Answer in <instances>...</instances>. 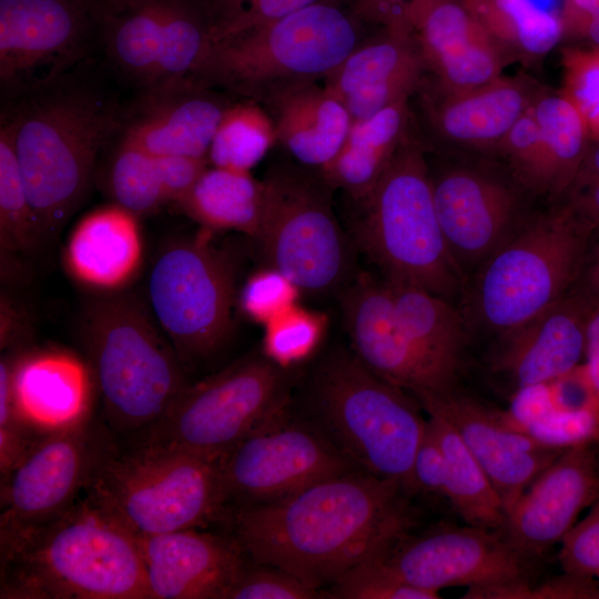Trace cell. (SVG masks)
<instances>
[{"mask_svg": "<svg viewBox=\"0 0 599 599\" xmlns=\"http://www.w3.org/2000/svg\"><path fill=\"white\" fill-rule=\"evenodd\" d=\"M405 493L392 480L351 470L275 501L243 506L234 516L235 540L254 562L321 588L408 531Z\"/></svg>", "mask_w": 599, "mask_h": 599, "instance_id": "cell-1", "label": "cell"}, {"mask_svg": "<svg viewBox=\"0 0 599 599\" xmlns=\"http://www.w3.org/2000/svg\"><path fill=\"white\" fill-rule=\"evenodd\" d=\"M37 90L4 114L42 242L61 232L82 203L116 111L93 85L64 81Z\"/></svg>", "mask_w": 599, "mask_h": 599, "instance_id": "cell-2", "label": "cell"}, {"mask_svg": "<svg viewBox=\"0 0 599 599\" xmlns=\"http://www.w3.org/2000/svg\"><path fill=\"white\" fill-rule=\"evenodd\" d=\"M0 597L150 599L138 537L78 501L1 554Z\"/></svg>", "mask_w": 599, "mask_h": 599, "instance_id": "cell-3", "label": "cell"}, {"mask_svg": "<svg viewBox=\"0 0 599 599\" xmlns=\"http://www.w3.org/2000/svg\"><path fill=\"white\" fill-rule=\"evenodd\" d=\"M372 30L348 0H321L212 42L192 78L257 102L285 84L324 81Z\"/></svg>", "mask_w": 599, "mask_h": 599, "instance_id": "cell-4", "label": "cell"}, {"mask_svg": "<svg viewBox=\"0 0 599 599\" xmlns=\"http://www.w3.org/2000/svg\"><path fill=\"white\" fill-rule=\"evenodd\" d=\"M81 337L104 422L114 432L141 434L187 385L150 308L132 295L93 298L82 316Z\"/></svg>", "mask_w": 599, "mask_h": 599, "instance_id": "cell-5", "label": "cell"}, {"mask_svg": "<svg viewBox=\"0 0 599 599\" xmlns=\"http://www.w3.org/2000/svg\"><path fill=\"white\" fill-rule=\"evenodd\" d=\"M426 146L415 125L355 222L361 247L389 281L412 284L449 300L464 274L453 260L439 225Z\"/></svg>", "mask_w": 599, "mask_h": 599, "instance_id": "cell-6", "label": "cell"}, {"mask_svg": "<svg viewBox=\"0 0 599 599\" xmlns=\"http://www.w3.org/2000/svg\"><path fill=\"white\" fill-rule=\"evenodd\" d=\"M316 427L359 470L414 491L412 466L426 420L405 390L335 351L315 369L309 389Z\"/></svg>", "mask_w": 599, "mask_h": 599, "instance_id": "cell-7", "label": "cell"}, {"mask_svg": "<svg viewBox=\"0 0 599 599\" xmlns=\"http://www.w3.org/2000/svg\"><path fill=\"white\" fill-rule=\"evenodd\" d=\"M85 491L135 536L197 528L229 500L220 458L153 444L113 453Z\"/></svg>", "mask_w": 599, "mask_h": 599, "instance_id": "cell-8", "label": "cell"}, {"mask_svg": "<svg viewBox=\"0 0 599 599\" xmlns=\"http://www.w3.org/2000/svg\"><path fill=\"white\" fill-rule=\"evenodd\" d=\"M591 233L565 203L532 217L480 265L474 315L505 335L546 311L581 273Z\"/></svg>", "mask_w": 599, "mask_h": 599, "instance_id": "cell-9", "label": "cell"}, {"mask_svg": "<svg viewBox=\"0 0 599 599\" xmlns=\"http://www.w3.org/2000/svg\"><path fill=\"white\" fill-rule=\"evenodd\" d=\"M263 352L187 384L138 444L176 447L221 458L288 410L292 377Z\"/></svg>", "mask_w": 599, "mask_h": 599, "instance_id": "cell-10", "label": "cell"}, {"mask_svg": "<svg viewBox=\"0 0 599 599\" xmlns=\"http://www.w3.org/2000/svg\"><path fill=\"white\" fill-rule=\"evenodd\" d=\"M262 182V211L255 240L270 267L298 290L327 294L349 270L346 238L333 211L334 187L317 171L281 161Z\"/></svg>", "mask_w": 599, "mask_h": 599, "instance_id": "cell-11", "label": "cell"}, {"mask_svg": "<svg viewBox=\"0 0 599 599\" xmlns=\"http://www.w3.org/2000/svg\"><path fill=\"white\" fill-rule=\"evenodd\" d=\"M148 298L182 365L202 362L221 349L232 329V264L207 240H174L152 264Z\"/></svg>", "mask_w": 599, "mask_h": 599, "instance_id": "cell-12", "label": "cell"}, {"mask_svg": "<svg viewBox=\"0 0 599 599\" xmlns=\"http://www.w3.org/2000/svg\"><path fill=\"white\" fill-rule=\"evenodd\" d=\"M109 61L141 89L193 77L212 44L206 0H94Z\"/></svg>", "mask_w": 599, "mask_h": 599, "instance_id": "cell-13", "label": "cell"}, {"mask_svg": "<svg viewBox=\"0 0 599 599\" xmlns=\"http://www.w3.org/2000/svg\"><path fill=\"white\" fill-rule=\"evenodd\" d=\"M115 451L109 427L93 416L40 435L1 480V554L74 505Z\"/></svg>", "mask_w": 599, "mask_h": 599, "instance_id": "cell-14", "label": "cell"}, {"mask_svg": "<svg viewBox=\"0 0 599 599\" xmlns=\"http://www.w3.org/2000/svg\"><path fill=\"white\" fill-rule=\"evenodd\" d=\"M227 499L246 505L285 498L325 478L358 469L316 427L288 410L220 458Z\"/></svg>", "mask_w": 599, "mask_h": 599, "instance_id": "cell-15", "label": "cell"}, {"mask_svg": "<svg viewBox=\"0 0 599 599\" xmlns=\"http://www.w3.org/2000/svg\"><path fill=\"white\" fill-rule=\"evenodd\" d=\"M429 175L445 243L465 274L514 233L526 191L505 166L484 160L446 162Z\"/></svg>", "mask_w": 599, "mask_h": 599, "instance_id": "cell-16", "label": "cell"}, {"mask_svg": "<svg viewBox=\"0 0 599 599\" xmlns=\"http://www.w3.org/2000/svg\"><path fill=\"white\" fill-rule=\"evenodd\" d=\"M95 31L94 0H0L2 87L28 93L54 82Z\"/></svg>", "mask_w": 599, "mask_h": 599, "instance_id": "cell-17", "label": "cell"}, {"mask_svg": "<svg viewBox=\"0 0 599 599\" xmlns=\"http://www.w3.org/2000/svg\"><path fill=\"white\" fill-rule=\"evenodd\" d=\"M395 578L438 593L450 587L484 588L524 581L525 558L500 531L466 525L406 532L374 556Z\"/></svg>", "mask_w": 599, "mask_h": 599, "instance_id": "cell-18", "label": "cell"}, {"mask_svg": "<svg viewBox=\"0 0 599 599\" xmlns=\"http://www.w3.org/2000/svg\"><path fill=\"white\" fill-rule=\"evenodd\" d=\"M544 89L529 78L502 74L476 88L448 90L425 74L413 95L414 116L425 146L491 155Z\"/></svg>", "mask_w": 599, "mask_h": 599, "instance_id": "cell-19", "label": "cell"}, {"mask_svg": "<svg viewBox=\"0 0 599 599\" xmlns=\"http://www.w3.org/2000/svg\"><path fill=\"white\" fill-rule=\"evenodd\" d=\"M342 311L353 354L370 372L415 396L455 389L405 332L385 281L362 274L344 290Z\"/></svg>", "mask_w": 599, "mask_h": 599, "instance_id": "cell-20", "label": "cell"}, {"mask_svg": "<svg viewBox=\"0 0 599 599\" xmlns=\"http://www.w3.org/2000/svg\"><path fill=\"white\" fill-rule=\"evenodd\" d=\"M598 444L564 450L506 510L501 534L524 556L560 544L599 497Z\"/></svg>", "mask_w": 599, "mask_h": 599, "instance_id": "cell-21", "label": "cell"}, {"mask_svg": "<svg viewBox=\"0 0 599 599\" xmlns=\"http://www.w3.org/2000/svg\"><path fill=\"white\" fill-rule=\"evenodd\" d=\"M234 101L192 77L162 81L142 88L125 115L122 135L155 156L207 160L215 131Z\"/></svg>", "mask_w": 599, "mask_h": 599, "instance_id": "cell-22", "label": "cell"}, {"mask_svg": "<svg viewBox=\"0 0 599 599\" xmlns=\"http://www.w3.org/2000/svg\"><path fill=\"white\" fill-rule=\"evenodd\" d=\"M409 23L426 75L445 89L479 87L509 63L466 0H418Z\"/></svg>", "mask_w": 599, "mask_h": 599, "instance_id": "cell-23", "label": "cell"}, {"mask_svg": "<svg viewBox=\"0 0 599 599\" xmlns=\"http://www.w3.org/2000/svg\"><path fill=\"white\" fill-rule=\"evenodd\" d=\"M416 397L423 409L438 412L456 428L493 483L505 514L532 480L564 451L544 447L525 433L506 426L498 410L455 389Z\"/></svg>", "mask_w": 599, "mask_h": 599, "instance_id": "cell-24", "label": "cell"}, {"mask_svg": "<svg viewBox=\"0 0 599 599\" xmlns=\"http://www.w3.org/2000/svg\"><path fill=\"white\" fill-rule=\"evenodd\" d=\"M136 537L150 599H224L244 564L236 540L196 528Z\"/></svg>", "mask_w": 599, "mask_h": 599, "instance_id": "cell-25", "label": "cell"}, {"mask_svg": "<svg viewBox=\"0 0 599 599\" xmlns=\"http://www.w3.org/2000/svg\"><path fill=\"white\" fill-rule=\"evenodd\" d=\"M425 74L410 31L373 29L323 82L356 122L413 98Z\"/></svg>", "mask_w": 599, "mask_h": 599, "instance_id": "cell-26", "label": "cell"}, {"mask_svg": "<svg viewBox=\"0 0 599 599\" xmlns=\"http://www.w3.org/2000/svg\"><path fill=\"white\" fill-rule=\"evenodd\" d=\"M11 388L20 418L38 434L92 416L98 392L88 362L54 347L11 352Z\"/></svg>", "mask_w": 599, "mask_h": 599, "instance_id": "cell-27", "label": "cell"}, {"mask_svg": "<svg viewBox=\"0 0 599 599\" xmlns=\"http://www.w3.org/2000/svg\"><path fill=\"white\" fill-rule=\"evenodd\" d=\"M593 301L565 295L546 311L504 335L493 366L516 388L550 383L569 373L585 356L586 328Z\"/></svg>", "mask_w": 599, "mask_h": 599, "instance_id": "cell-28", "label": "cell"}, {"mask_svg": "<svg viewBox=\"0 0 599 599\" xmlns=\"http://www.w3.org/2000/svg\"><path fill=\"white\" fill-rule=\"evenodd\" d=\"M276 143L298 164L323 171L339 152L353 123L339 99L319 81L275 88L258 101Z\"/></svg>", "mask_w": 599, "mask_h": 599, "instance_id": "cell-29", "label": "cell"}, {"mask_svg": "<svg viewBox=\"0 0 599 599\" xmlns=\"http://www.w3.org/2000/svg\"><path fill=\"white\" fill-rule=\"evenodd\" d=\"M139 217L112 203L81 219L64 248L72 278L98 293L114 294L134 281L143 261Z\"/></svg>", "mask_w": 599, "mask_h": 599, "instance_id": "cell-30", "label": "cell"}, {"mask_svg": "<svg viewBox=\"0 0 599 599\" xmlns=\"http://www.w3.org/2000/svg\"><path fill=\"white\" fill-rule=\"evenodd\" d=\"M414 125L410 99L353 122L339 152L319 172L353 202L362 201L378 183Z\"/></svg>", "mask_w": 599, "mask_h": 599, "instance_id": "cell-31", "label": "cell"}, {"mask_svg": "<svg viewBox=\"0 0 599 599\" xmlns=\"http://www.w3.org/2000/svg\"><path fill=\"white\" fill-rule=\"evenodd\" d=\"M384 281L405 332L425 357L456 383L467 341L464 317L447 298L412 284Z\"/></svg>", "mask_w": 599, "mask_h": 599, "instance_id": "cell-32", "label": "cell"}, {"mask_svg": "<svg viewBox=\"0 0 599 599\" xmlns=\"http://www.w3.org/2000/svg\"><path fill=\"white\" fill-rule=\"evenodd\" d=\"M542 149L541 195L560 199L592 141L587 121L561 91L544 89L531 105Z\"/></svg>", "mask_w": 599, "mask_h": 599, "instance_id": "cell-33", "label": "cell"}, {"mask_svg": "<svg viewBox=\"0 0 599 599\" xmlns=\"http://www.w3.org/2000/svg\"><path fill=\"white\" fill-rule=\"evenodd\" d=\"M176 206L209 231H236L255 240L262 211V182L250 172L210 165Z\"/></svg>", "mask_w": 599, "mask_h": 599, "instance_id": "cell-34", "label": "cell"}, {"mask_svg": "<svg viewBox=\"0 0 599 599\" xmlns=\"http://www.w3.org/2000/svg\"><path fill=\"white\" fill-rule=\"evenodd\" d=\"M424 410L446 459L444 496L466 524L501 532L505 507L489 477L456 428L438 412Z\"/></svg>", "mask_w": 599, "mask_h": 599, "instance_id": "cell-35", "label": "cell"}, {"mask_svg": "<svg viewBox=\"0 0 599 599\" xmlns=\"http://www.w3.org/2000/svg\"><path fill=\"white\" fill-rule=\"evenodd\" d=\"M508 61L534 62L562 40L559 14L534 0H466Z\"/></svg>", "mask_w": 599, "mask_h": 599, "instance_id": "cell-36", "label": "cell"}, {"mask_svg": "<svg viewBox=\"0 0 599 599\" xmlns=\"http://www.w3.org/2000/svg\"><path fill=\"white\" fill-rule=\"evenodd\" d=\"M275 144L272 121L262 105L250 99L235 100L212 139L209 164L250 172Z\"/></svg>", "mask_w": 599, "mask_h": 599, "instance_id": "cell-37", "label": "cell"}, {"mask_svg": "<svg viewBox=\"0 0 599 599\" xmlns=\"http://www.w3.org/2000/svg\"><path fill=\"white\" fill-rule=\"evenodd\" d=\"M105 187L112 203L139 219L167 204L158 158L123 135L109 159Z\"/></svg>", "mask_w": 599, "mask_h": 599, "instance_id": "cell-38", "label": "cell"}, {"mask_svg": "<svg viewBox=\"0 0 599 599\" xmlns=\"http://www.w3.org/2000/svg\"><path fill=\"white\" fill-rule=\"evenodd\" d=\"M42 243L38 221L20 173L12 129L2 118L0 126V250L20 255Z\"/></svg>", "mask_w": 599, "mask_h": 599, "instance_id": "cell-39", "label": "cell"}, {"mask_svg": "<svg viewBox=\"0 0 599 599\" xmlns=\"http://www.w3.org/2000/svg\"><path fill=\"white\" fill-rule=\"evenodd\" d=\"M326 318L294 305L265 324L262 352L284 368L306 361L324 335Z\"/></svg>", "mask_w": 599, "mask_h": 599, "instance_id": "cell-40", "label": "cell"}, {"mask_svg": "<svg viewBox=\"0 0 599 599\" xmlns=\"http://www.w3.org/2000/svg\"><path fill=\"white\" fill-rule=\"evenodd\" d=\"M328 598L341 599H438L433 593L406 583L386 571L370 557L342 575L328 592Z\"/></svg>", "mask_w": 599, "mask_h": 599, "instance_id": "cell-41", "label": "cell"}, {"mask_svg": "<svg viewBox=\"0 0 599 599\" xmlns=\"http://www.w3.org/2000/svg\"><path fill=\"white\" fill-rule=\"evenodd\" d=\"M564 88L585 116L591 139L599 141V47H568L562 51Z\"/></svg>", "mask_w": 599, "mask_h": 599, "instance_id": "cell-42", "label": "cell"}, {"mask_svg": "<svg viewBox=\"0 0 599 599\" xmlns=\"http://www.w3.org/2000/svg\"><path fill=\"white\" fill-rule=\"evenodd\" d=\"M326 597L319 588L293 573L268 565L245 562L225 592L224 599H315Z\"/></svg>", "mask_w": 599, "mask_h": 599, "instance_id": "cell-43", "label": "cell"}, {"mask_svg": "<svg viewBox=\"0 0 599 599\" xmlns=\"http://www.w3.org/2000/svg\"><path fill=\"white\" fill-rule=\"evenodd\" d=\"M321 0H206L212 42L265 24Z\"/></svg>", "mask_w": 599, "mask_h": 599, "instance_id": "cell-44", "label": "cell"}, {"mask_svg": "<svg viewBox=\"0 0 599 599\" xmlns=\"http://www.w3.org/2000/svg\"><path fill=\"white\" fill-rule=\"evenodd\" d=\"M522 433L539 445L558 450L599 444V405L578 410L554 409Z\"/></svg>", "mask_w": 599, "mask_h": 599, "instance_id": "cell-45", "label": "cell"}, {"mask_svg": "<svg viewBox=\"0 0 599 599\" xmlns=\"http://www.w3.org/2000/svg\"><path fill=\"white\" fill-rule=\"evenodd\" d=\"M11 352L2 353L0 361V474L8 477L40 436L20 418L11 388ZM42 435V434H41Z\"/></svg>", "mask_w": 599, "mask_h": 599, "instance_id": "cell-46", "label": "cell"}, {"mask_svg": "<svg viewBox=\"0 0 599 599\" xmlns=\"http://www.w3.org/2000/svg\"><path fill=\"white\" fill-rule=\"evenodd\" d=\"M300 290L282 273L270 267L252 275L240 294L243 313L267 324L295 305Z\"/></svg>", "mask_w": 599, "mask_h": 599, "instance_id": "cell-47", "label": "cell"}, {"mask_svg": "<svg viewBox=\"0 0 599 599\" xmlns=\"http://www.w3.org/2000/svg\"><path fill=\"white\" fill-rule=\"evenodd\" d=\"M564 572L599 580V497L560 542Z\"/></svg>", "mask_w": 599, "mask_h": 599, "instance_id": "cell-48", "label": "cell"}, {"mask_svg": "<svg viewBox=\"0 0 599 599\" xmlns=\"http://www.w3.org/2000/svg\"><path fill=\"white\" fill-rule=\"evenodd\" d=\"M554 409L551 384L538 383L516 388L508 409L498 410V415L506 426L522 433Z\"/></svg>", "mask_w": 599, "mask_h": 599, "instance_id": "cell-49", "label": "cell"}, {"mask_svg": "<svg viewBox=\"0 0 599 599\" xmlns=\"http://www.w3.org/2000/svg\"><path fill=\"white\" fill-rule=\"evenodd\" d=\"M446 478L447 466L444 451L433 428L426 420V428L417 446L412 466L414 490L444 496Z\"/></svg>", "mask_w": 599, "mask_h": 599, "instance_id": "cell-50", "label": "cell"}, {"mask_svg": "<svg viewBox=\"0 0 599 599\" xmlns=\"http://www.w3.org/2000/svg\"><path fill=\"white\" fill-rule=\"evenodd\" d=\"M166 203L177 205L191 192L210 165L207 160L185 156H156Z\"/></svg>", "mask_w": 599, "mask_h": 599, "instance_id": "cell-51", "label": "cell"}, {"mask_svg": "<svg viewBox=\"0 0 599 599\" xmlns=\"http://www.w3.org/2000/svg\"><path fill=\"white\" fill-rule=\"evenodd\" d=\"M418 0H348L353 12L372 29L410 31V14Z\"/></svg>", "mask_w": 599, "mask_h": 599, "instance_id": "cell-52", "label": "cell"}, {"mask_svg": "<svg viewBox=\"0 0 599 599\" xmlns=\"http://www.w3.org/2000/svg\"><path fill=\"white\" fill-rule=\"evenodd\" d=\"M556 409L578 410L599 405L586 364L550 382Z\"/></svg>", "mask_w": 599, "mask_h": 599, "instance_id": "cell-53", "label": "cell"}, {"mask_svg": "<svg viewBox=\"0 0 599 599\" xmlns=\"http://www.w3.org/2000/svg\"><path fill=\"white\" fill-rule=\"evenodd\" d=\"M559 17L562 40L573 39L599 47V0H564Z\"/></svg>", "mask_w": 599, "mask_h": 599, "instance_id": "cell-54", "label": "cell"}, {"mask_svg": "<svg viewBox=\"0 0 599 599\" xmlns=\"http://www.w3.org/2000/svg\"><path fill=\"white\" fill-rule=\"evenodd\" d=\"M31 333V316L27 307L13 296L2 292L0 300L1 352H17L27 348Z\"/></svg>", "mask_w": 599, "mask_h": 599, "instance_id": "cell-55", "label": "cell"}, {"mask_svg": "<svg viewBox=\"0 0 599 599\" xmlns=\"http://www.w3.org/2000/svg\"><path fill=\"white\" fill-rule=\"evenodd\" d=\"M561 197L589 231L599 230V176L578 171Z\"/></svg>", "mask_w": 599, "mask_h": 599, "instance_id": "cell-56", "label": "cell"}, {"mask_svg": "<svg viewBox=\"0 0 599 599\" xmlns=\"http://www.w3.org/2000/svg\"><path fill=\"white\" fill-rule=\"evenodd\" d=\"M586 366L599 396V302L590 311L586 328Z\"/></svg>", "mask_w": 599, "mask_h": 599, "instance_id": "cell-57", "label": "cell"}, {"mask_svg": "<svg viewBox=\"0 0 599 599\" xmlns=\"http://www.w3.org/2000/svg\"><path fill=\"white\" fill-rule=\"evenodd\" d=\"M587 295L595 302H599V242L586 254L582 265Z\"/></svg>", "mask_w": 599, "mask_h": 599, "instance_id": "cell-58", "label": "cell"}, {"mask_svg": "<svg viewBox=\"0 0 599 599\" xmlns=\"http://www.w3.org/2000/svg\"><path fill=\"white\" fill-rule=\"evenodd\" d=\"M579 171L599 176V141H591Z\"/></svg>", "mask_w": 599, "mask_h": 599, "instance_id": "cell-59", "label": "cell"}, {"mask_svg": "<svg viewBox=\"0 0 599 599\" xmlns=\"http://www.w3.org/2000/svg\"><path fill=\"white\" fill-rule=\"evenodd\" d=\"M597 453H598V466H599V444H598Z\"/></svg>", "mask_w": 599, "mask_h": 599, "instance_id": "cell-60", "label": "cell"}]
</instances>
